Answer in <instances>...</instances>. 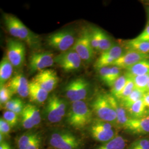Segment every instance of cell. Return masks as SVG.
<instances>
[{
  "label": "cell",
  "instance_id": "cell-1",
  "mask_svg": "<svg viewBox=\"0 0 149 149\" xmlns=\"http://www.w3.org/2000/svg\"><path fill=\"white\" fill-rule=\"evenodd\" d=\"M92 111L84 101L72 102L67 116V122L72 128L82 129L90 124Z\"/></svg>",
  "mask_w": 149,
  "mask_h": 149
},
{
  "label": "cell",
  "instance_id": "cell-2",
  "mask_svg": "<svg viewBox=\"0 0 149 149\" xmlns=\"http://www.w3.org/2000/svg\"><path fill=\"white\" fill-rule=\"evenodd\" d=\"M76 38L74 30L66 28L50 34L47 38V42L50 47L63 53L72 48Z\"/></svg>",
  "mask_w": 149,
  "mask_h": 149
},
{
  "label": "cell",
  "instance_id": "cell-3",
  "mask_svg": "<svg viewBox=\"0 0 149 149\" xmlns=\"http://www.w3.org/2000/svg\"><path fill=\"white\" fill-rule=\"evenodd\" d=\"M92 112L100 120L117 124V115L108 100L107 94L99 93L91 103Z\"/></svg>",
  "mask_w": 149,
  "mask_h": 149
},
{
  "label": "cell",
  "instance_id": "cell-4",
  "mask_svg": "<svg viewBox=\"0 0 149 149\" xmlns=\"http://www.w3.org/2000/svg\"><path fill=\"white\" fill-rule=\"evenodd\" d=\"M72 49L79 54L84 62L90 63L92 61L95 50L91 44L89 28H85L81 31Z\"/></svg>",
  "mask_w": 149,
  "mask_h": 149
},
{
  "label": "cell",
  "instance_id": "cell-5",
  "mask_svg": "<svg viewBox=\"0 0 149 149\" xmlns=\"http://www.w3.org/2000/svg\"><path fill=\"white\" fill-rule=\"evenodd\" d=\"M90 84L84 78H77L69 82L64 88L66 97L70 101H84L90 90Z\"/></svg>",
  "mask_w": 149,
  "mask_h": 149
},
{
  "label": "cell",
  "instance_id": "cell-6",
  "mask_svg": "<svg viewBox=\"0 0 149 149\" xmlns=\"http://www.w3.org/2000/svg\"><path fill=\"white\" fill-rule=\"evenodd\" d=\"M66 112V103L64 100L55 95L49 98L45 107V114L50 122H60L65 116Z\"/></svg>",
  "mask_w": 149,
  "mask_h": 149
},
{
  "label": "cell",
  "instance_id": "cell-7",
  "mask_svg": "<svg viewBox=\"0 0 149 149\" xmlns=\"http://www.w3.org/2000/svg\"><path fill=\"white\" fill-rule=\"evenodd\" d=\"M26 56L24 44L19 40L10 39L7 43V57L14 68L19 69L24 64Z\"/></svg>",
  "mask_w": 149,
  "mask_h": 149
},
{
  "label": "cell",
  "instance_id": "cell-8",
  "mask_svg": "<svg viewBox=\"0 0 149 149\" xmlns=\"http://www.w3.org/2000/svg\"><path fill=\"white\" fill-rule=\"evenodd\" d=\"M49 143L56 149H78L80 146L78 138L73 134L66 131L52 134Z\"/></svg>",
  "mask_w": 149,
  "mask_h": 149
},
{
  "label": "cell",
  "instance_id": "cell-9",
  "mask_svg": "<svg viewBox=\"0 0 149 149\" xmlns=\"http://www.w3.org/2000/svg\"><path fill=\"white\" fill-rule=\"evenodd\" d=\"M82 61L79 54L72 49L61 53L54 58V63L67 72L79 69Z\"/></svg>",
  "mask_w": 149,
  "mask_h": 149
},
{
  "label": "cell",
  "instance_id": "cell-10",
  "mask_svg": "<svg viewBox=\"0 0 149 149\" xmlns=\"http://www.w3.org/2000/svg\"><path fill=\"white\" fill-rule=\"evenodd\" d=\"M53 54L49 52H39L32 54L29 59L28 69L31 73L47 69L53 65Z\"/></svg>",
  "mask_w": 149,
  "mask_h": 149
},
{
  "label": "cell",
  "instance_id": "cell-11",
  "mask_svg": "<svg viewBox=\"0 0 149 149\" xmlns=\"http://www.w3.org/2000/svg\"><path fill=\"white\" fill-rule=\"evenodd\" d=\"M49 93L53 90L59 83L56 72L52 69H45L38 72L32 80Z\"/></svg>",
  "mask_w": 149,
  "mask_h": 149
},
{
  "label": "cell",
  "instance_id": "cell-12",
  "mask_svg": "<svg viewBox=\"0 0 149 149\" xmlns=\"http://www.w3.org/2000/svg\"><path fill=\"white\" fill-rule=\"evenodd\" d=\"M122 47L118 44H115L112 48L101 54V55L97 59L94 66L98 70L111 66L117 60L119 59L124 53Z\"/></svg>",
  "mask_w": 149,
  "mask_h": 149
},
{
  "label": "cell",
  "instance_id": "cell-13",
  "mask_svg": "<svg viewBox=\"0 0 149 149\" xmlns=\"http://www.w3.org/2000/svg\"><path fill=\"white\" fill-rule=\"evenodd\" d=\"M22 127L30 129L38 125L41 122V116L37 107L31 104L25 105L21 114Z\"/></svg>",
  "mask_w": 149,
  "mask_h": 149
},
{
  "label": "cell",
  "instance_id": "cell-14",
  "mask_svg": "<svg viewBox=\"0 0 149 149\" xmlns=\"http://www.w3.org/2000/svg\"><path fill=\"white\" fill-rule=\"evenodd\" d=\"M146 59H149V54L141 53L133 50H128L123 54L122 55L112 64V66L127 70L135 64Z\"/></svg>",
  "mask_w": 149,
  "mask_h": 149
},
{
  "label": "cell",
  "instance_id": "cell-15",
  "mask_svg": "<svg viewBox=\"0 0 149 149\" xmlns=\"http://www.w3.org/2000/svg\"><path fill=\"white\" fill-rule=\"evenodd\" d=\"M29 83L23 74H19L14 76L6 85L13 95L17 94L22 98H26L29 96Z\"/></svg>",
  "mask_w": 149,
  "mask_h": 149
},
{
  "label": "cell",
  "instance_id": "cell-16",
  "mask_svg": "<svg viewBox=\"0 0 149 149\" xmlns=\"http://www.w3.org/2000/svg\"><path fill=\"white\" fill-rule=\"evenodd\" d=\"M124 128L134 134H149V116L138 119L129 118Z\"/></svg>",
  "mask_w": 149,
  "mask_h": 149
},
{
  "label": "cell",
  "instance_id": "cell-17",
  "mask_svg": "<svg viewBox=\"0 0 149 149\" xmlns=\"http://www.w3.org/2000/svg\"><path fill=\"white\" fill-rule=\"evenodd\" d=\"M107 95L112 108L116 113L117 124L118 125L124 128L129 119L126 109L120 103L117 98L112 95L111 93H107Z\"/></svg>",
  "mask_w": 149,
  "mask_h": 149
},
{
  "label": "cell",
  "instance_id": "cell-18",
  "mask_svg": "<svg viewBox=\"0 0 149 149\" xmlns=\"http://www.w3.org/2000/svg\"><path fill=\"white\" fill-rule=\"evenodd\" d=\"M18 38L33 48H38L40 44L39 36L31 31L21 20L19 22Z\"/></svg>",
  "mask_w": 149,
  "mask_h": 149
},
{
  "label": "cell",
  "instance_id": "cell-19",
  "mask_svg": "<svg viewBox=\"0 0 149 149\" xmlns=\"http://www.w3.org/2000/svg\"><path fill=\"white\" fill-rule=\"evenodd\" d=\"M49 92L36 82L32 81L29 83V97L32 102L42 103L48 99Z\"/></svg>",
  "mask_w": 149,
  "mask_h": 149
},
{
  "label": "cell",
  "instance_id": "cell-20",
  "mask_svg": "<svg viewBox=\"0 0 149 149\" xmlns=\"http://www.w3.org/2000/svg\"><path fill=\"white\" fill-rule=\"evenodd\" d=\"M125 108L129 118L138 119L149 116L143 98Z\"/></svg>",
  "mask_w": 149,
  "mask_h": 149
},
{
  "label": "cell",
  "instance_id": "cell-21",
  "mask_svg": "<svg viewBox=\"0 0 149 149\" xmlns=\"http://www.w3.org/2000/svg\"><path fill=\"white\" fill-rule=\"evenodd\" d=\"M91 136L95 140L100 142L106 143L115 138V132L113 129L107 130L91 125L90 128Z\"/></svg>",
  "mask_w": 149,
  "mask_h": 149
},
{
  "label": "cell",
  "instance_id": "cell-22",
  "mask_svg": "<svg viewBox=\"0 0 149 149\" xmlns=\"http://www.w3.org/2000/svg\"><path fill=\"white\" fill-rule=\"evenodd\" d=\"M13 68L7 57L3 56L0 63V86L5 85L6 82L10 79Z\"/></svg>",
  "mask_w": 149,
  "mask_h": 149
},
{
  "label": "cell",
  "instance_id": "cell-23",
  "mask_svg": "<svg viewBox=\"0 0 149 149\" xmlns=\"http://www.w3.org/2000/svg\"><path fill=\"white\" fill-rule=\"evenodd\" d=\"M5 24L7 31L13 37L19 38V22L16 16L11 14H5L3 15Z\"/></svg>",
  "mask_w": 149,
  "mask_h": 149
},
{
  "label": "cell",
  "instance_id": "cell-24",
  "mask_svg": "<svg viewBox=\"0 0 149 149\" xmlns=\"http://www.w3.org/2000/svg\"><path fill=\"white\" fill-rule=\"evenodd\" d=\"M128 50H133L139 53L149 54V42L139 40L134 38L125 42Z\"/></svg>",
  "mask_w": 149,
  "mask_h": 149
},
{
  "label": "cell",
  "instance_id": "cell-25",
  "mask_svg": "<svg viewBox=\"0 0 149 149\" xmlns=\"http://www.w3.org/2000/svg\"><path fill=\"white\" fill-rule=\"evenodd\" d=\"M127 72L132 75L149 74V59H145L127 69Z\"/></svg>",
  "mask_w": 149,
  "mask_h": 149
},
{
  "label": "cell",
  "instance_id": "cell-26",
  "mask_svg": "<svg viewBox=\"0 0 149 149\" xmlns=\"http://www.w3.org/2000/svg\"><path fill=\"white\" fill-rule=\"evenodd\" d=\"M116 44L106 33L100 28L99 31V42L98 52L101 53L112 48Z\"/></svg>",
  "mask_w": 149,
  "mask_h": 149
},
{
  "label": "cell",
  "instance_id": "cell-27",
  "mask_svg": "<svg viewBox=\"0 0 149 149\" xmlns=\"http://www.w3.org/2000/svg\"><path fill=\"white\" fill-rule=\"evenodd\" d=\"M126 145L125 139L120 136H117L109 141L98 146L96 149H124Z\"/></svg>",
  "mask_w": 149,
  "mask_h": 149
},
{
  "label": "cell",
  "instance_id": "cell-28",
  "mask_svg": "<svg viewBox=\"0 0 149 149\" xmlns=\"http://www.w3.org/2000/svg\"><path fill=\"white\" fill-rule=\"evenodd\" d=\"M129 74L131 76L132 80L133 81L135 88L136 89L140 90L144 93L147 92V86L149 80V74L144 75Z\"/></svg>",
  "mask_w": 149,
  "mask_h": 149
},
{
  "label": "cell",
  "instance_id": "cell-29",
  "mask_svg": "<svg viewBox=\"0 0 149 149\" xmlns=\"http://www.w3.org/2000/svg\"><path fill=\"white\" fill-rule=\"evenodd\" d=\"M144 94V92L135 88L133 91L128 97L122 100H120L119 102L124 107V108H126L129 106L133 104L134 103L142 99Z\"/></svg>",
  "mask_w": 149,
  "mask_h": 149
},
{
  "label": "cell",
  "instance_id": "cell-30",
  "mask_svg": "<svg viewBox=\"0 0 149 149\" xmlns=\"http://www.w3.org/2000/svg\"><path fill=\"white\" fill-rule=\"evenodd\" d=\"M127 81V76L125 74H122L115 81L111 88V94L117 98L125 87Z\"/></svg>",
  "mask_w": 149,
  "mask_h": 149
},
{
  "label": "cell",
  "instance_id": "cell-31",
  "mask_svg": "<svg viewBox=\"0 0 149 149\" xmlns=\"http://www.w3.org/2000/svg\"><path fill=\"white\" fill-rule=\"evenodd\" d=\"M38 136V134L34 133H27L23 134L18 140V149H28L30 144Z\"/></svg>",
  "mask_w": 149,
  "mask_h": 149
},
{
  "label": "cell",
  "instance_id": "cell-32",
  "mask_svg": "<svg viewBox=\"0 0 149 149\" xmlns=\"http://www.w3.org/2000/svg\"><path fill=\"white\" fill-rule=\"evenodd\" d=\"M125 74L127 76V81L126 85L125 86V87L123 89L122 92L118 96L117 98H116L119 101L122 100L123 99L128 97L135 88V86L134 84L133 81L132 80L131 76L127 72Z\"/></svg>",
  "mask_w": 149,
  "mask_h": 149
},
{
  "label": "cell",
  "instance_id": "cell-33",
  "mask_svg": "<svg viewBox=\"0 0 149 149\" xmlns=\"http://www.w3.org/2000/svg\"><path fill=\"white\" fill-rule=\"evenodd\" d=\"M101 80L109 87H112V84L111 79V66H106L98 70Z\"/></svg>",
  "mask_w": 149,
  "mask_h": 149
},
{
  "label": "cell",
  "instance_id": "cell-34",
  "mask_svg": "<svg viewBox=\"0 0 149 149\" xmlns=\"http://www.w3.org/2000/svg\"><path fill=\"white\" fill-rule=\"evenodd\" d=\"M13 93L12 92L8 86L5 85L1 86L0 87V103L1 105L4 106L7 102L12 99Z\"/></svg>",
  "mask_w": 149,
  "mask_h": 149
},
{
  "label": "cell",
  "instance_id": "cell-35",
  "mask_svg": "<svg viewBox=\"0 0 149 149\" xmlns=\"http://www.w3.org/2000/svg\"><path fill=\"white\" fill-rule=\"evenodd\" d=\"M18 116L12 111H6L3 113V118L8 123L11 128H13L17 125L18 122Z\"/></svg>",
  "mask_w": 149,
  "mask_h": 149
},
{
  "label": "cell",
  "instance_id": "cell-36",
  "mask_svg": "<svg viewBox=\"0 0 149 149\" xmlns=\"http://www.w3.org/2000/svg\"><path fill=\"white\" fill-rule=\"evenodd\" d=\"M128 149H149V139H140L135 140Z\"/></svg>",
  "mask_w": 149,
  "mask_h": 149
},
{
  "label": "cell",
  "instance_id": "cell-37",
  "mask_svg": "<svg viewBox=\"0 0 149 149\" xmlns=\"http://www.w3.org/2000/svg\"><path fill=\"white\" fill-rule=\"evenodd\" d=\"M22 103L23 102L18 98H12L11 100L7 102L4 105V108L7 111H13L16 107H17Z\"/></svg>",
  "mask_w": 149,
  "mask_h": 149
},
{
  "label": "cell",
  "instance_id": "cell-38",
  "mask_svg": "<svg viewBox=\"0 0 149 149\" xmlns=\"http://www.w3.org/2000/svg\"><path fill=\"white\" fill-rule=\"evenodd\" d=\"M11 126L3 118L0 119V133L7 135L10 133Z\"/></svg>",
  "mask_w": 149,
  "mask_h": 149
},
{
  "label": "cell",
  "instance_id": "cell-39",
  "mask_svg": "<svg viewBox=\"0 0 149 149\" xmlns=\"http://www.w3.org/2000/svg\"><path fill=\"white\" fill-rule=\"evenodd\" d=\"M135 39L139 40L149 42V24H147L144 31L137 37L135 38Z\"/></svg>",
  "mask_w": 149,
  "mask_h": 149
},
{
  "label": "cell",
  "instance_id": "cell-40",
  "mask_svg": "<svg viewBox=\"0 0 149 149\" xmlns=\"http://www.w3.org/2000/svg\"><path fill=\"white\" fill-rule=\"evenodd\" d=\"M41 144V139L39 136L38 135L36 138L35 139L31 144H30L29 146L28 149H39Z\"/></svg>",
  "mask_w": 149,
  "mask_h": 149
},
{
  "label": "cell",
  "instance_id": "cell-41",
  "mask_svg": "<svg viewBox=\"0 0 149 149\" xmlns=\"http://www.w3.org/2000/svg\"><path fill=\"white\" fill-rule=\"evenodd\" d=\"M143 100L144 101V104L145 105L149 116V92H146L144 93L143 97Z\"/></svg>",
  "mask_w": 149,
  "mask_h": 149
},
{
  "label": "cell",
  "instance_id": "cell-42",
  "mask_svg": "<svg viewBox=\"0 0 149 149\" xmlns=\"http://www.w3.org/2000/svg\"><path fill=\"white\" fill-rule=\"evenodd\" d=\"M0 149H12L10 145L6 142L1 143L0 144Z\"/></svg>",
  "mask_w": 149,
  "mask_h": 149
},
{
  "label": "cell",
  "instance_id": "cell-43",
  "mask_svg": "<svg viewBox=\"0 0 149 149\" xmlns=\"http://www.w3.org/2000/svg\"><path fill=\"white\" fill-rule=\"evenodd\" d=\"M4 135L0 133V142L2 143L3 142V140H4Z\"/></svg>",
  "mask_w": 149,
  "mask_h": 149
},
{
  "label": "cell",
  "instance_id": "cell-44",
  "mask_svg": "<svg viewBox=\"0 0 149 149\" xmlns=\"http://www.w3.org/2000/svg\"><path fill=\"white\" fill-rule=\"evenodd\" d=\"M147 12H148V24H149V9L148 8L147 10Z\"/></svg>",
  "mask_w": 149,
  "mask_h": 149
},
{
  "label": "cell",
  "instance_id": "cell-45",
  "mask_svg": "<svg viewBox=\"0 0 149 149\" xmlns=\"http://www.w3.org/2000/svg\"><path fill=\"white\" fill-rule=\"evenodd\" d=\"M147 92H149V78L148 80V86H147Z\"/></svg>",
  "mask_w": 149,
  "mask_h": 149
},
{
  "label": "cell",
  "instance_id": "cell-46",
  "mask_svg": "<svg viewBox=\"0 0 149 149\" xmlns=\"http://www.w3.org/2000/svg\"><path fill=\"white\" fill-rule=\"evenodd\" d=\"M148 8H149V7H148Z\"/></svg>",
  "mask_w": 149,
  "mask_h": 149
}]
</instances>
